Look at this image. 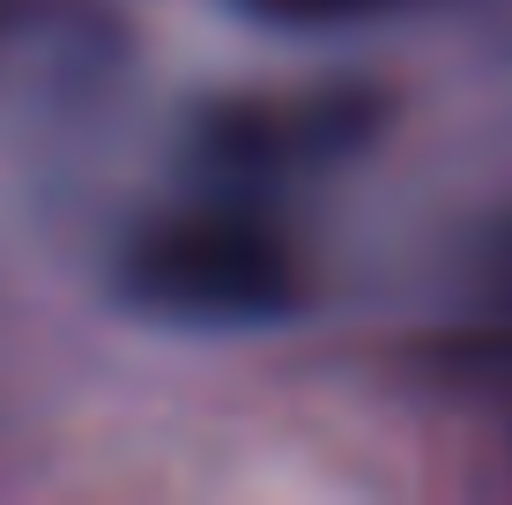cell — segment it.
Returning a JSON list of instances; mask_svg holds the SVG:
<instances>
[{
	"mask_svg": "<svg viewBox=\"0 0 512 505\" xmlns=\"http://www.w3.org/2000/svg\"><path fill=\"white\" fill-rule=\"evenodd\" d=\"M119 290L186 327H268L297 305V268L260 223L238 216H179L141 231L119 260Z\"/></svg>",
	"mask_w": 512,
	"mask_h": 505,
	"instance_id": "cell-1",
	"label": "cell"
},
{
	"mask_svg": "<svg viewBox=\"0 0 512 505\" xmlns=\"http://www.w3.org/2000/svg\"><path fill=\"white\" fill-rule=\"evenodd\" d=\"M238 8L260 15V23H275V30H334V23H349V15L386 8V0H238Z\"/></svg>",
	"mask_w": 512,
	"mask_h": 505,
	"instance_id": "cell-2",
	"label": "cell"
}]
</instances>
